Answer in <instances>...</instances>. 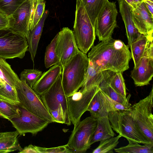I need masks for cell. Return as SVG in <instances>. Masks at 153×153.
<instances>
[{
    "instance_id": "obj_35",
    "label": "cell",
    "mask_w": 153,
    "mask_h": 153,
    "mask_svg": "<svg viewBox=\"0 0 153 153\" xmlns=\"http://www.w3.org/2000/svg\"><path fill=\"white\" fill-rule=\"evenodd\" d=\"M42 74V72L36 69H26L23 70L20 75V79L24 81L30 87L39 79Z\"/></svg>"
},
{
    "instance_id": "obj_38",
    "label": "cell",
    "mask_w": 153,
    "mask_h": 153,
    "mask_svg": "<svg viewBox=\"0 0 153 153\" xmlns=\"http://www.w3.org/2000/svg\"><path fill=\"white\" fill-rule=\"evenodd\" d=\"M39 153H74L67 144L56 147L47 148L36 146Z\"/></svg>"
},
{
    "instance_id": "obj_27",
    "label": "cell",
    "mask_w": 153,
    "mask_h": 153,
    "mask_svg": "<svg viewBox=\"0 0 153 153\" xmlns=\"http://www.w3.org/2000/svg\"><path fill=\"white\" fill-rule=\"evenodd\" d=\"M0 79L2 83L6 82L14 87L20 80L17 75L5 59L0 58Z\"/></svg>"
},
{
    "instance_id": "obj_34",
    "label": "cell",
    "mask_w": 153,
    "mask_h": 153,
    "mask_svg": "<svg viewBox=\"0 0 153 153\" xmlns=\"http://www.w3.org/2000/svg\"><path fill=\"white\" fill-rule=\"evenodd\" d=\"M0 98L16 104H20L15 87L6 82H3L0 85Z\"/></svg>"
},
{
    "instance_id": "obj_17",
    "label": "cell",
    "mask_w": 153,
    "mask_h": 153,
    "mask_svg": "<svg viewBox=\"0 0 153 153\" xmlns=\"http://www.w3.org/2000/svg\"><path fill=\"white\" fill-rule=\"evenodd\" d=\"M117 1L120 12L125 26L129 47L130 45L137 39L140 33L135 27L133 20L132 7L124 0H117Z\"/></svg>"
},
{
    "instance_id": "obj_19",
    "label": "cell",
    "mask_w": 153,
    "mask_h": 153,
    "mask_svg": "<svg viewBox=\"0 0 153 153\" xmlns=\"http://www.w3.org/2000/svg\"><path fill=\"white\" fill-rule=\"evenodd\" d=\"M48 13V10L45 11L39 22L34 28L30 31L28 38L27 39L28 45V51L30 52L31 59L33 63L36 53L38 44L42 35L45 21Z\"/></svg>"
},
{
    "instance_id": "obj_32",
    "label": "cell",
    "mask_w": 153,
    "mask_h": 153,
    "mask_svg": "<svg viewBox=\"0 0 153 153\" xmlns=\"http://www.w3.org/2000/svg\"><path fill=\"white\" fill-rule=\"evenodd\" d=\"M57 34L47 47L45 56V65L46 68L60 64L59 58L55 50Z\"/></svg>"
},
{
    "instance_id": "obj_6",
    "label": "cell",
    "mask_w": 153,
    "mask_h": 153,
    "mask_svg": "<svg viewBox=\"0 0 153 153\" xmlns=\"http://www.w3.org/2000/svg\"><path fill=\"white\" fill-rule=\"evenodd\" d=\"M97 122V119L90 116L74 125L67 144L74 153H85L90 148Z\"/></svg>"
},
{
    "instance_id": "obj_31",
    "label": "cell",
    "mask_w": 153,
    "mask_h": 153,
    "mask_svg": "<svg viewBox=\"0 0 153 153\" xmlns=\"http://www.w3.org/2000/svg\"><path fill=\"white\" fill-rule=\"evenodd\" d=\"M111 87L125 98H127L126 88L122 72H114L108 80Z\"/></svg>"
},
{
    "instance_id": "obj_21",
    "label": "cell",
    "mask_w": 153,
    "mask_h": 153,
    "mask_svg": "<svg viewBox=\"0 0 153 153\" xmlns=\"http://www.w3.org/2000/svg\"><path fill=\"white\" fill-rule=\"evenodd\" d=\"M114 72L108 70L99 71L89 62L85 79L80 90H85L96 85L99 86L103 80L109 77Z\"/></svg>"
},
{
    "instance_id": "obj_41",
    "label": "cell",
    "mask_w": 153,
    "mask_h": 153,
    "mask_svg": "<svg viewBox=\"0 0 153 153\" xmlns=\"http://www.w3.org/2000/svg\"><path fill=\"white\" fill-rule=\"evenodd\" d=\"M19 153H39L36 146L30 144L25 146L20 151Z\"/></svg>"
},
{
    "instance_id": "obj_44",
    "label": "cell",
    "mask_w": 153,
    "mask_h": 153,
    "mask_svg": "<svg viewBox=\"0 0 153 153\" xmlns=\"http://www.w3.org/2000/svg\"><path fill=\"white\" fill-rule=\"evenodd\" d=\"M134 3L136 7L143 1L144 0H133Z\"/></svg>"
},
{
    "instance_id": "obj_2",
    "label": "cell",
    "mask_w": 153,
    "mask_h": 153,
    "mask_svg": "<svg viewBox=\"0 0 153 153\" xmlns=\"http://www.w3.org/2000/svg\"><path fill=\"white\" fill-rule=\"evenodd\" d=\"M89 64L86 54L80 51L62 69V84L67 97L78 91L83 86Z\"/></svg>"
},
{
    "instance_id": "obj_14",
    "label": "cell",
    "mask_w": 153,
    "mask_h": 153,
    "mask_svg": "<svg viewBox=\"0 0 153 153\" xmlns=\"http://www.w3.org/2000/svg\"><path fill=\"white\" fill-rule=\"evenodd\" d=\"M30 0L24 1L10 16L8 17L9 28L14 32L28 38L30 30Z\"/></svg>"
},
{
    "instance_id": "obj_24",
    "label": "cell",
    "mask_w": 153,
    "mask_h": 153,
    "mask_svg": "<svg viewBox=\"0 0 153 153\" xmlns=\"http://www.w3.org/2000/svg\"><path fill=\"white\" fill-rule=\"evenodd\" d=\"M97 120V126L91 142V145L95 142L114 137L115 135L108 117H101Z\"/></svg>"
},
{
    "instance_id": "obj_26",
    "label": "cell",
    "mask_w": 153,
    "mask_h": 153,
    "mask_svg": "<svg viewBox=\"0 0 153 153\" xmlns=\"http://www.w3.org/2000/svg\"><path fill=\"white\" fill-rule=\"evenodd\" d=\"M91 22L95 27V21L108 0H81Z\"/></svg>"
},
{
    "instance_id": "obj_18",
    "label": "cell",
    "mask_w": 153,
    "mask_h": 153,
    "mask_svg": "<svg viewBox=\"0 0 153 153\" xmlns=\"http://www.w3.org/2000/svg\"><path fill=\"white\" fill-rule=\"evenodd\" d=\"M62 68L60 64L52 66L42 73L39 79L32 87V89L37 94L41 95L47 90L61 75Z\"/></svg>"
},
{
    "instance_id": "obj_28",
    "label": "cell",
    "mask_w": 153,
    "mask_h": 153,
    "mask_svg": "<svg viewBox=\"0 0 153 153\" xmlns=\"http://www.w3.org/2000/svg\"><path fill=\"white\" fill-rule=\"evenodd\" d=\"M128 144L126 146L114 149L115 152L123 153H153V144L140 145L139 143L127 140Z\"/></svg>"
},
{
    "instance_id": "obj_22",
    "label": "cell",
    "mask_w": 153,
    "mask_h": 153,
    "mask_svg": "<svg viewBox=\"0 0 153 153\" xmlns=\"http://www.w3.org/2000/svg\"><path fill=\"white\" fill-rule=\"evenodd\" d=\"M153 40V36H147L140 34L137 39L129 46L134 67L137 65L143 56L146 50Z\"/></svg>"
},
{
    "instance_id": "obj_4",
    "label": "cell",
    "mask_w": 153,
    "mask_h": 153,
    "mask_svg": "<svg viewBox=\"0 0 153 153\" xmlns=\"http://www.w3.org/2000/svg\"><path fill=\"white\" fill-rule=\"evenodd\" d=\"M130 110L108 112V117L112 129L127 140H130L143 144H153L136 126Z\"/></svg>"
},
{
    "instance_id": "obj_29",
    "label": "cell",
    "mask_w": 153,
    "mask_h": 153,
    "mask_svg": "<svg viewBox=\"0 0 153 153\" xmlns=\"http://www.w3.org/2000/svg\"><path fill=\"white\" fill-rule=\"evenodd\" d=\"M112 75L101 83L98 86L99 89L108 97L116 102L123 104L129 103V99L131 96L130 94H129L126 98H124L116 92L108 83V80Z\"/></svg>"
},
{
    "instance_id": "obj_13",
    "label": "cell",
    "mask_w": 153,
    "mask_h": 153,
    "mask_svg": "<svg viewBox=\"0 0 153 153\" xmlns=\"http://www.w3.org/2000/svg\"><path fill=\"white\" fill-rule=\"evenodd\" d=\"M55 50L62 69L80 51L75 43L72 31L68 27L63 28L57 33Z\"/></svg>"
},
{
    "instance_id": "obj_8",
    "label": "cell",
    "mask_w": 153,
    "mask_h": 153,
    "mask_svg": "<svg viewBox=\"0 0 153 153\" xmlns=\"http://www.w3.org/2000/svg\"><path fill=\"white\" fill-rule=\"evenodd\" d=\"M27 39L9 28L0 30V58L22 59L28 51Z\"/></svg>"
},
{
    "instance_id": "obj_33",
    "label": "cell",
    "mask_w": 153,
    "mask_h": 153,
    "mask_svg": "<svg viewBox=\"0 0 153 153\" xmlns=\"http://www.w3.org/2000/svg\"><path fill=\"white\" fill-rule=\"evenodd\" d=\"M121 136L119 135L109 138L100 141L98 146L94 150L92 153H112L113 150L118 144Z\"/></svg>"
},
{
    "instance_id": "obj_10",
    "label": "cell",
    "mask_w": 153,
    "mask_h": 153,
    "mask_svg": "<svg viewBox=\"0 0 153 153\" xmlns=\"http://www.w3.org/2000/svg\"><path fill=\"white\" fill-rule=\"evenodd\" d=\"M18 105L19 115L11 118L9 121L19 134L23 135L28 133L36 134L51 123L49 120L33 114L20 105Z\"/></svg>"
},
{
    "instance_id": "obj_20",
    "label": "cell",
    "mask_w": 153,
    "mask_h": 153,
    "mask_svg": "<svg viewBox=\"0 0 153 153\" xmlns=\"http://www.w3.org/2000/svg\"><path fill=\"white\" fill-rule=\"evenodd\" d=\"M91 116L97 119L101 117H108V111L103 93L99 90L94 95L88 107Z\"/></svg>"
},
{
    "instance_id": "obj_7",
    "label": "cell",
    "mask_w": 153,
    "mask_h": 153,
    "mask_svg": "<svg viewBox=\"0 0 153 153\" xmlns=\"http://www.w3.org/2000/svg\"><path fill=\"white\" fill-rule=\"evenodd\" d=\"M15 88L20 103L19 105L33 114L49 120L51 123L54 122L40 95L27 85L25 81L20 79Z\"/></svg>"
},
{
    "instance_id": "obj_15",
    "label": "cell",
    "mask_w": 153,
    "mask_h": 153,
    "mask_svg": "<svg viewBox=\"0 0 153 153\" xmlns=\"http://www.w3.org/2000/svg\"><path fill=\"white\" fill-rule=\"evenodd\" d=\"M132 19L139 33L147 36L153 35V16L143 1L132 10Z\"/></svg>"
},
{
    "instance_id": "obj_42",
    "label": "cell",
    "mask_w": 153,
    "mask_h": 153,
    "mask_svg": "<svg viewBox=\"0 0 153 153\" xmlns=\"http://www.w3.org/2000/svg\"><path fill=\"white\" fill-rule=\"evenodd\" d=\"M143 2L149 11L153 16V0H144Z\"/></svg>"
},
{
    "instance_id": "obj_40",
    "label": "cell",
    "mask_w": 153,
    "mask_h": 153,
    "mask_svg": "<svg viewBox=\"0 0 153 153\" xmlns=\"http://www.w3.org/2000/svg\"><path fill=\"white\" fill-rule=\"evenodd\" d=\"M8 17L0 13V30L9 28Z\"/></svg>"
},
{
    "instance_id": "obj_11",
    "label": "cell",
    "mask_w": 153,
    "mask_h": 153,
    "mask_svg": "<svg viewBox=\"0 0 153 153\" xmlns=\"http://www.w3.org/2000/svg\"><path fill=\"white\" fill-rule=\"evenodd\" d=\"M116 7L115 2L108 0L97 17L95 24V33L100 41L112 37L114 30L117 27L118 12Z\"/></svg>"
},
{
    "instance_id": "obj_25",
    "label": "cell",
    "mask_w": 153,
    "mask_h": 153,
    "mask_svg": "<svg viewBox=\"0 0 153 153\" xmlns=\"http://www.w3.org/2000/svg\"><path fill=\"white\" fill-rule=\"evenodd\" d=\"M30 31L35 26L42 17L45 11V1L44 0H30Z\"/></svg>"
},
{
    "instance_id": "obj_45",
    "label": "cell",
    "mask_w": 153,
    "mask_h": 153,
    "mask_svg": "<svg viewBox=\"0 0 153 153\" xmlns=\"http://www.w3.org/2000/svg\"><path fill=\"white\" fill-rule=\"evenodd\" d=\"M2 83V81L0 79V85Z\"/></svg>"
},
{
    "instance_id": "obj_43",
    "label": "cell",
    "mask_w": 153,
    "mask_h": 153,
    "mask_svg": "<svg viewBox=\"0 0 153 153\" xmlns=\"http://www.w3.org/2000/svg\"><path fill=\"white\" fill-rule=\"evenodd\" d=\"M132 8L134 9L136 7L135 5L133 0H124Z\"/></svg>"
},
{
    "instance_id": "obj_46",
    "label": "cell",
    "mask_w": 153,
    "mask_h": 153,
    "mask_svg": "<svg viewBox=\"0 0 153 153\" xmlns=\"http://www.w3.org/2000/svg\"></svg>"
},
{
    "instance_id": "obj_37",
    "label": "cell",
    "mask_w": 153,
    "mask_h": 153,
    "mask_svg": "<svg viewBox=\"0 0 153 153\" xmlns=\"http://www.w3.org/2000/svg\"><path fill=\"white\" fill-rule=\"evenodd\" d=\"M103 94L108 112L111 111H127L131 109L132 105L130 103L127 104H123L119 103L111 99L104 93Z\"/></svg>"
},
{
    "instance_id": "obj_36",
    "label": "cell",
    "mask_w": 153,
    "mask_h": 153,
    "mask_svg": "<svg viewBox=\"0 0 153 153\" xmlns=\"http://www.w3.org/2000/svg\"><path fill=\"white\" fill-rule=\"evenodd\" d=\"M26 0H0V13L9 17Z\"/></svg>"
},
{
    "instance_id": "obj_5",
    "label": "cell",
    "mask_w": 153,
    "mask_h": 153,
    "mask_svg": "<svg viewBox=\"0 0 153 153\" xmlns=\"http://www.w3.org/2000/svg\"><path fill=\"white\" fill-rule=\"evenodd\" d=\"M153 87L145 98L131 106L130 110L134 122L150 142L153 144Z\"/></svg>"
},
{
    "instance_id": "obj_39",
    "label": "cell",
    "mask_w": 153,
    "mask_h": 153,
    "mask_svg": "<svg viewBox=\"0 0 153 153\" xmlns=\"http://www.w3.org/2000/svg\"><path fill=\"white\" fill-rule=\"evenodd\" d=\"M54 122L65 124V119L62 108L60 106L56 109L51 111L49 112Z\"/></svg>"
},
{
    "instance_id": "obj_23",
    "label": "cell",
    "mask_w": 153,
    "mask_h": 153,
    "mask_svg": "<svg viewBox=\"0 0 153 153\" xmlns=\"http://www.w3.org/2000/svg\"><path fill=\"white\" fill-rule=\"evenodd\" d=\"M19 134L16 130L0 133V153H7L18 150L22 148L18 140Z\"/></svg>"
},
{
    "instance_id": "obj_12",
    "label": "cell",
    "mask_w": 153,
    "mask_h": 153,
    "mask_svg": "<svg viewBox=\"0 0 153 153\" xmlns=\"http://www.w3.org/2000/svg\"><path fill=\"white\" fill-rule=\"evenodd\" d=\"M99 89L94 86L85 90H80L67 97L68 108L71 122L74 125L80 121L86 111L93 97Z\"/></svg>"
},
{
    "instance_id": "obj_30",
    "label": "cell",
    "mask_w": 153,
    "mask_h": 153,
    "mask_svg": "<svg viewBox=\"0 0 153 153\" xmlns=\"http://www.w3.org/2000/svg\"><path fill=\"white\" fill-rule=\"evenodd\" d=\"M18 105L0 98V117L8 120L19 116Z\"/></svg>"
},
{
    "instance_id": "obj_16",
    "label": "cell",
    "mask_w": 153,
    "mask_h": 153,
    "mask_svg": "<svg viewBox=\"0 0 153 153\" xmlns=\"http://www.w3.org/2000/svg\"><path fill=\"white\" fill-rule=\"evenodd\" d=\"M130 76L137 86L149 84L153 76V58L143 56L134 67Z\"/></svg>"
},
{
    "instance_id": "obj_1",
    "label": "cell",
    "mask_w": 153,
    "mask_h": 153,
    "mask_svg": "<svg viewBox=\"0 0 153 153\" xmlns=\"http://www.w3.org/2000/svg\"><path fill=\"white\" fill-rule=\"evenodd\" d=\"M128 45L111 37L93 46L88 54L89 62L98 70L123 72L131 59Z\"/></svg>"
},
{
    "instance_id": "obj_9",
    "label": "cell",
    "mask_w": 153,
    "mask_h": 153,
    "mask_svg": "<svg viewBox=\"0 0 153 153\" xmlns=\"http://www.w3.org/2000/svg\"><path fill=\"white\" fill-rule=\"evenodd\" d=\"M40 96L49 112L55 110L61 106L63 110L65 124L68 126L71 125L68 108L67 97L62 86L61 75L59 76L52 85Z\"/></svg>"
},
{
    "instance_id": "obj_3",
    "label": "cell",
    "mask_w": 153,
    "mask_h": 153,
    "mask_svg": "<svg viewBox=\"0 0 153 153\" xmlns=\"http://www.w3.org/2000/svg\"><path fill=\"white\" fill-rule=\"evenodd\" d=\"M73 33L79 49L86 54L93 46L96 38L95 27L92 24L81 0H76Z\"/></svg>"
}]
</instances>
